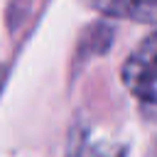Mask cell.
Segmentation results:
<instances>
[{"label":"cell","instance_id":"6da1fadb","mask_svg":"<svg viewBox=\"0 0 157 157\" xmlns=\"http://www.w3.org/2000/svg\"><path fill=\"white\" fill-rule=\"evenodd\" d=\"M123 83L137 101L147 105L157 103V32L145 37L137 49L125 59Z\"/></svg>","mask_w":157,"mask_h":157},{"label":"cell","instance_id":"7a4b0ae2","mask_svg":"<svg viewBox=\"0 0 157 157\" xmlns=\"http://www.w3.org/2000/svg\"><path fill=\"white\" fill-rule=\"evenodd\" d=\"M96 10L142 25H157V0H91Z\"/></svg>","mask_w":157,"mask_h":157},{"label":"cell","instance_id":"3957f363","mask_svg":"<svg viewBox=\"0 0 157 157\" xmlns=\"http://www.w3.org/2000/svg\"><path fill=\"white\" fill-rule=\"evenodd\" d=\"M150 157H157V142H155V147H152V152H150Z\"/></svg>","mask_w":157,"mask_h":157}]
</instances>
